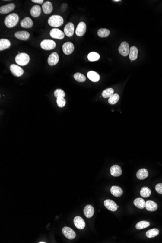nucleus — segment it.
Masks as SVG:
<instances>
[{
	"mask_svg": "<svg viewBox=\"0 0 162 243\" xmlns=\"http://www.w3.org/2000/svg\"><path fill=\"white\" fill-rule=\"evenodd\" d=\"M104 206L107 209L112 212L116 211L119 208V206L116 205L115 202L111 200H105L104 202Z\"/></svg>",
	"mask_w": 162,
	"mask_h": 243,
	"instance_id": "ddd939ff",
	"label": "nucleus"
},
{
	"mask_svg": "<svg viewBox=\"0 0 162 243\" xmlns=\"http://www.w3.org/2000/svg\"><path fill=\"white\" fill-rule=\"evenodd\" d=\"M151 190L147 187H143L140 190V195L143 197H148L151 195Z\"/></svg>",
	"mask_w": 162,
	"mask_h": 243,
	"instance_id": "c85d7f7f",
	"label": "nucleus"
},
{
	"mask_svg": "<svg viewBox=\"0 0 162 243\" xmlns=\"http://www.w3.org/2000/svg\"><path fill=\"white\" fill-rule=\"evenodd\" d=\"M110 173L112 176L114 177H119L122 173L120 166L118 165H114L110 169Z\"/></svg>",
	"mask_w": 162,
	"mask_h": 243,
	"instance_id": "f3484780",
	"label": "nucleus"
},
{
	"mask_svg": "<svg viewBox=\"0 0 162 243\" xmlns=\"http://www.w3.org/2000/svg\"><path fill=\"white\" fill-rule=\"evenodd\" d=\"M110 191L112 194L116 197H119L123 194L122 189L118 186H112L110 189Z\"/></svg>",
	"mask_w": 162,
	"mask_h": 243,
	"instance_id": "393cba45",
	"label": "nucleus"
},
{
	"mask_svg": "<svg viewBox=\"0 0 162 243\" xmlns=\"http://www.w3.org/2000/svg\"><path fill=\"white\" fill-rule=\"evenodd\" d=\"M15 8V4L13 3L7 4L6 5L1 6L0 8V13L2 14H5L11 12L14 10Z\"/></svg>",
	"mask_w": 162,
	"mask_h": 243,
	"instance_id": "9b49d317",
	"label": "nucleus"
},
{
	"mask_svg": "<svg viewBox=\"0 0 162 243\" xmlns=\"http://www.w3.org/2000/svg\"><path fill=\"white\" fill-rule=\"evenodd\" d=\"M40 46L43 50L49 51L53 50L56 48V43L52 40L45 39L41 41Z\"/></svg>",
	"mask_w": 162,
	"mask_h": 243,
	"instance_id": "20e7f679",
	"label": "nucleus"
},
{
	"mask_svg": "<svg viewBox=\"0 0 162 243\" xmlns=\"http://www.w3.org/2000/svg\"><path fill=\"white\" fill-rule=\"evenodd\" d=\"M88 78L93 82H97L100 79V76L97 72L94 71H89L87 74Z\"/></svg>",
	"mask_w": 162,
	"mask_h": 243,
	"instance_id": "412c9836",
	"label": "nucleus"
},
{
	"mask_svg": "<svg viewBox=\"0 0 162 243\" xmlns=\"http://www.w3.org/2000/svg\"><path fill=\"white\" fill-rule=\"evenodd\" d=\"M59 55L57 52H53L51 53L48 59V63L49 66H53L58 63L59 61Z\"/></svg>",
	"mask_w": 162,
	"mask_h": 243,
	"instance_id": "f8f14e48",
	"label": "nucleus"
},
{
	"mask_svg": "<svg viewBox=\"0 0 162 243\" xmlns=\"http://www.w3.org/2000/svg\"><path fill=\"white\" fill-rule=\"evenodd\" d=\"M84 216L87 218H91L93 216L94 213V209L91 205H87L84 207Z\"/></svg>",
	"mask_w": 162,
	"mask_h": 243,
	"instance_id": "6ab92c4d",
	"label": "nucleus"
},
{
	"mask_svg": "<svg viewBox=\"0 0 162 243\" xmlns=\"http://www.w3.org/2000/svg\"><path fill=\"white\" fill-rule=\"evenodd\" d=\"M114 91L113 88H107L106 90L103 91L102 92V97L104 98H108L111 97L112 95L114 94Z\"/></svg>",
	"mask_w": 162,
	"mask_h": 243,
	"instance_id": "72a5a7b5",
	"label": "nucleus"
},
{
	"mask_svg": "<svg viewBox=\"0 0 162 243\" xmlns=\"http://www.w3.org/2000/svg\"><path fill=\"white\" fill-rule=\"evenodd\" d=\"M56 102L57 106L60 108L63 107L66 105V101L64 98H57Z\"/></svg>",
	"mask_w": 162,
	"mask_h": 243,
	"instance_id": "4c0bfd02",
	"label": "nucleus"
},
{
	"mask_svg": "<svg viewBox=\"0 0 162 243\" xmlns=\"http://www.w3.org/2000/svg\"><path fill=\"white\" fill-rule=\"evenodd\" d=\"M54 95L56 98H64L65 97L66 94L63 90L61 89H57L54 92Z\"/></svg>",
	"mask_w": 162,
	"mask_h": 243,
	"instance_id": "e433bc0d",
	"label": "nucleus"
},
{
	"mask_svg": "<svg viewBox=\"0 0 162 243\" xmlns=\"http://www.w3.org/2000/svg\"><path fill=\"white\" fill-rule=\"evenodd\" d=\"M155 190L158 193L162 194V184H157L155 186Z\"/></svg>",
	"mask_w": 162,
	"mask_h": 243,
	"instance_id": "58836bf2",
	"label": "nucleus"
},
{
	"mask_svg": "<svg viewBox=\"0 0 162 243\" xmlns=\"http://www.w3.org/2000/svg\"><path fill=\"white\" fill-rule=\"evenodd\" d=\"M73 223L74 225L78 229H83L85 227V224L84 221L79 216H77L74 217Z\"/></svg>",
	"mask_w": 162,
	"mask_h": 243,
	"instance_id": "4468645a",
	"label": "nucleus"
},
{
	"mask_svg": "<svg viewBox=\"0 0 162 243\" xmlns=\"http://www.w3.org/2000/svg\"><path fill=\"white\" fill-rule=\"evenodd\" d=\"M110 31L106 28L100 29L97 32L98 36L100 37H106L110 35Z\"/></svg>",
	"mask_w": 162,
	"mask_h": 243,
	"instance_id": "7c9ffc66",
	"label": "nucleus"
},
{
	"mask_svg": "<svg viewBox=\"0 0 162 243\" xmlns=\"http://www.w3.org/2000/svg\"><path fill=\"white\" fill-rule=\"evenodd\" d=\"M74 78L78 82H84L86 80L85 76L79 72L76 73L74 75Z\"/></svg>",
	"mask_w": 162,
	"mask_h": 243,
	"instance_id": "c9c22d12",
	"label": "nucleus"
},
{
	"mask_svg": "<svg viewBox=\"0 0 162 243\" xmlns=\"http://www.w3.org/2000/svg\"><path fill=\"white\" fill-rule=\"evenodd\" d=\"M29 33L27 31H21L15 33V36L21 40H27L30 37Z\"/></svg>",
	"mask_w": 162,
	"mask_h": 243,
	"instance_id": "dca6fc26",
	"label": "nucleus"
},
{
	"mask_svg": "<svg viewBox=\"0 0 162 243\" xmlns=\"http://www.w3.org/2000/svg\"><path fill=\"white\" fill-rule=\"evenodd\" d=\"M49 24L53 27H58L63 24L64 19L59 15H52L49 18Z\"/></svg>",
	"mask_w": 162,
	"mask_h": 243,
	"instance_id": "f03ea898",
	"label": "nucleus"
},
{
	"mask_svg": "<svg viewBox=\"0 0 162 243\" xmlns=\"http://www.w3.org/2000/svg\"><path fill=\"white\" fill-rule=\"evenodd\" d=\"M148 175V171L146 169H141L136 173V177L139 180H143L146 179Z\"/></svg>",
	"mask_w": 162,
	"mask_h": 243,
	"instance_id": "a878e982",
	"label": "nucleus"
},
{
	"mask_svg": "<svg viewBox=\"0 0 162 243\" xmlns=\"http://www.w3.org/2000/svg\"><path fill=\"white\" fill-rule=\"evenodd\" d=\"M64 31L65 35L68 37H71L74 34V26L73 24L72 23H69L67 24L64 29Z\"/></svg>",
	"mask_w": 162,
	"mask_h": 243,
	"instance_id": "2eb2a0df",
	"label": "nucleus"
},
{
	"mask_svg": "<svg viewBox=\"0 0 162 243\" xmlns=\"http://www.w3.org/2000/svg\"><path fill=\"white\" fill-rule=\"evenodd\" d=\"M62 50L65 55H71L74 51V45L71 42H66L62 46Z\"/></svg>",
	"mask_w": 162,
	"mask_h": 243,
	"instance_id": "9d476101",
	"label": "nucleus"
},
{
	"mask_svg": "<svg viewBox=\"0 0 162 243\" xmlns=\"http://www.w3.org/2000/svg\"><path fill=\"white\" fill-rule=\"evenodd\" d=\"M134 204L138 208L143 209L145 207L146 202L143 198H137L134 200Z\"/></svg>",
	"mask_w": 162,
	"mask_h": 243,
	"instance_id": "cd10ccee",
	"label": "nucleus"
},
{
	"mask_svg": "<svg viewBox=\"0 0 162 243\" xmlns=\"http://www.w3.org/2000/svg\"><path fill=\"white\" fill-rule=\"evenodd\" d=\"M138 51L136 47L132 46L130 48L129 52V58L131 61H134L138 58Z\"/></svg>",
	"mask_w": 162,
	"mask_h": 243,
	"instance_id": "4be33fe9",
	"label": "nucleus"
},
{
	"mask_svg": "<svg viewBox=\"0 0 162 243\" xmlns=\"http://www.w3.org/2000/svg\"><path fill=\"white\" fill-rule=\"evenodd\" d=\"M10 70L13 74L17 77H20L24 74V70L16 65L12 64L10 66Z\"/></svg>",
	"mask_w": 162,
	"mask_h": 243,
	"instance_id": "1a4fd4ad",
	"label": "nucleus"
},
{
	"mask_svg": "<svg viewBox=\"0 0 162 243\" xmlns=\"http://www.w3.org/2000/svg\"><path fill=\"white\" fill-rule=\"evenodd\" d=\"M32 2H33L34 3H37V4H42L43 3V0H32Z\"/></svg>",
	"mask_w": 162,
	"mask_h": 243,
	"instance_id": "ea45409f",
	"label": "nucleus"
},
{
	"mask_svg": "<svg viewBox=\"0 0 162 243\" xmlns=\"http://www.w3.org/2000/svg\"><path fill=\"white\" fill-rule=\"evenodd\" d=\"M119 96L118 94H114L109 97L108 103L111 104H115L119 100Z\"/></svg>",
	"mask_w": 162,
	"mask_h": 243,
	"instance_id": "f704fd0d",
	"label": "nucleus"
},
{
	"mask_svg": "<svg viewBox=\"0 0 162 243\" xmlns=\"http://www.w3.org/2000/svg\"><path fill=\"white\" fill-rule=\"evenodd\" d=\"M11 46V43L9 40L3 39H0V51L5 50Z\"/></svg>",
	"mask_w": 162,
	"mask_h": 243,
	"instance_id": "bb28decb",
	"label": "nucleus"
},
{
	"mask_svg": "<svg viewBox=\"0 0 162 243\" xmlns=\"http://www.w3.org/2000/svg\"><path fill=\"white\" fill-rule=\"evenodd\" d=\"M130 46L127 42H122L119 48V52L122 56H127L129 55Z\"/></svg>",
	"mask_w": 162,
	"mask_h": 243,
	"instance_id": "39448f33",
	"label": "nucleus"
},
{
	"mask_svg": "<svg viewBox=\"0 0 162 243\" xmlns=\"http://www.w3.org/2000/svg\"><path fill=\"white\" fill-rule=\"evenodd\" d=\"M39 243H46V242H39Z\"/></svg>",
	"mask_w": 162,
	"mask_h": 243,
	"instance_id": "79ce46f5",
	"label": "nucleus"
},
{
	"mask_svg": "<svg viewBox=\"0 0 162 243\" xmlns=\"http://www.w3.org/2000/svg\"><path fill=\"white\" fill-rule=\"evenodd\" d=\"M113 2H120V0H113Z\"/></svg>",
	"mask_w": 162,
	"mask_h": 243,
	"instance_id": "a19ab883",
	"label": "nucleus"
},
{
	"mask_svg": "<svg viewBox=\"0 0 162 243\" xmlns=\"http://www.w3.org/2000/svg\"><path fill=\"white\" fill-rule=\"evenodd\" d=\"M64 235L68 239L72 240L76 237V233L73 229L68 227H65L62 229Z\"/></svg>",
	"mask_w": 162,
	"mask_h": 243,
	"instance_id": "0eeeda50",
	"label": "nucleus"
},
{
	"mask_svg": "<svg viewBox=\"0 0 162 243\" xmlns=\"http://www.w3.org/2000/svg\"><path fill=\"white\" fill-rule=\"evenodd\" d=\"M87 30V26L84 22H80L76 29L75 34L78 36H82L84 35Z\"/></svg>",
	"mask_w": 162,
	"mask_h": 243,
	"instance_id": "6e6552de",
	"label": "nucleus"
},
{
	"mask_svg": "<svg viewBox=\"0 0 162 243\" xmlns=\"http://www.w3.org/2000/svg\"><path fill=\"white\" fill-rule=\"evenodd\" d=\"M42 8L44 13L46 14H50L53 10L52 4L49 1H46V2H45L42 5Z\"/></svg>",
	"mask_w": 162,
	"mask_h": 243,
	"instance_id": "aec40b11",
	"label": "nucleus"
},
{
	"mask_svg": "<svg viewBox=\"0 0 162 243\" xmlns=\"http://www.w3.org/2000/svg\"><path fill=\"white\" fill-rule=\"evenodd\" d=\"M145 207L148 211L154 212V211H156L158 208V205L154 201L148 200L146 202Z\"/></svg>",
	"mask_w": 162,
	"mask_h": 243,
	"instance_id": "b1692460",
	"label": "nucleus"
},
{
	"mask_svg": "<svg viewBox=\"0 0 162 243\" xmlns=\"http://www.w3.org/2000/svg\"><path fill=\"white\" fill-rule=\"evenodd\" d=\"M19 21V16L16 13H12L5 17V24L7 27L12 28L16 26Z\"/></svg>",
	"mask_w": 162,
	"mask_h": 243,
	"instance_id": "f257e3e1",
	"label": "nucleus"
},
{
	"mask_svg": "<svg viewBox=\"0 0 162 243\" xmlns=\"http://www.w3.org/2000/svg\"><path fill=\"white\" fill-rule=\"evenodd\" d=\"M100 58V55L99 53L96 52H91L89 53L87 56V58L89 61L93 62V61H98Z\"/></svg>",
	"mask_w": 162,
	"mask_h": 243,
	"instance_id": "2f4dec72",
	"label": "nucleus"
},
{
	"mask_svg": "<svg viewBox=\"0 0 162 243\" xmlns=\"http://www.w3.org/2000/svg\"><path fill=\"white\" fill-rule=\"evenodd\" d=\"M150 225V223L149 222L146 221H141L140 222L136 224V228L138 229H143L146 228L148 227H149Z\"/></svg>",
	"mask_w": 162,
	"mask_h": 243,
	"instance_id": "473e14b6",
	"label": "nucleus"
},
{
	"mask_svg": "<svg viewBox=\"0 0 162 243\" xmlns=\"http://www.w3.org/2000/svg\"><path fill=\"white\" fill-rule=\"evenodd\" d=\"M21 25L22 27L25 28H30L33 26V22L30 17H25L21 22Z\"/></svg>",
	"mask_w": 162,
	"mask_h": 243,
	"instance_id": "a211bd4d",
	"label": "nucleus"
},
{
	"mask_svg": "<svg viewBox=\"0 0 162 243\" xmlns=\"http://www.w3.org/2000/svg\"><path fill=\"white\" fill-rule=\"evenodd\" d=\"M41 9L40 5H35L30 10V14L33 17H37L41 14Z\"/></svg>",
	"mask_w": 162,
	"mask_h": 243,
	"instance_id": "5701e85b",
	"label": "nucleus"
},
{
	"mask_svg": "<svg viewBox=\"0 0 162 243\" xmlns=\"http://www.w3.org/2000/svg\"><path fill=\"white\" fill-rule=\"evenodd\" d=\"M15 61L17 64L20 66H25L27 65L30 61V57L27 53L24 52L20 53L16 56Z\"/></svg>",
	"mask_w": 162,
	"mask_h": 243,
	"instance_id": "7ed1b4c3",
	"label": "nucleus"
},
{
	"mask_svg": "<svg viewBox=\"0 0 162 243\" xmlns=\"http://www.w3.org/2000/svg\"><path fill=\"white\" fill-rule=\"evenodd\" d=\"M159 233V231L158 229H152L147 232L146 236L148 238H151L158 235Z\"/></svg>",
	"mask_w": 162,
	"mask_h": 243,
	"instance_id": "c756f323",
	"label": "nucleus"
},
{
	"mask_svg": "<svg viewBox=\"0 0 162 243\" xmlns=\"http://www.w3.org/2000/svg\"><path fill=\"white\" fill-rule=\"evenodd\" d=\"M49 35L53 39H63L65 37V33L59 29H52L49 32Z\"/></svg>",
	"mask_w": 162,
	"mask_h": 243,
	"instance_id": "423d86ee",
	"label": "nucleus"
}]
</instances>
